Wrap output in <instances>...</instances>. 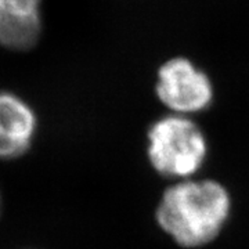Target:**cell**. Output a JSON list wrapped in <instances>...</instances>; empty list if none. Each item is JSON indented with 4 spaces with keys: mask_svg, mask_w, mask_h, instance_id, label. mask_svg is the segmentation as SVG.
Returning a JSON list of instances; mask_svg holds the SVG:
<instances>
[{
    "mask_svg": "<svg viewBox=\"0 0 249 249\" xmlns=\"http://www.w3.org/2000/svg\"><path fill=\"white\" fill-rule=\"evenodd\" d=\"M36 129V114L27 101L0 91V160L22 157L34 142Z\"/></svg>",
    "mask_w": 249,
    "mask_h": 249,
    "instance_id": "obj_4",
    "label": "cell"
},
{
    "mask_svg": "<svg viewBox=\"0 0 249 249\" xmlns=\"http://www.w3.org/2000/svg\"><path fill=\"white\" fill-rule=\"evenodd\" d=\"M206 139L186 115H168L148 130V158L152 168L166 178H188L206 158Z\"/></svg>",
    "mask_w": 249,
    "mask_h": 249,
    "instance_id": "obj_2",
    "label": "cell"
},
{
    "mask_svg": "<svg viewBox=\"0 0 249 249\" xmlns=\"http://www.w3.org/2000/svg\"><path fill=\"white\" fill-rule=\"evenodd\" d=\"M42 35V0H0V46L25 52Z\"/></svg>",
    "mask_w": 249,
    "mask_h": 249,
    "instance_id": "obj_5",
    "label": "cell"
},
{
    "mask_svg": "<svg viewBox=\"0 0 249 249\" xmlns=\"http://www.w3.org/2000/svg\"><path fill=\"white\" fill-rule=\"evenodd\" d=\"M230 208V196L220 183L187 180L163 193L157 220L178 245L196 248L211 242L220 232Z\"/></svg>",
    "mask_w": 249,
    "mask_h": 249,
    "instance_id": "obj_1",
    "label": "cell"
},
{
    "mask_svg": "<svg viewBox=\"0 0 249 249\" xmlns=\"http://www.w3.org/2000/svg\"><path fill=\"white\" fill-rule=\"evenodd\" d=\"M0 212H1V196H0Z\"/></svg>",
    "mask_w": 249,
    "mask_h": 249,
    "instance_id": "obj_6",
    "label": "cell"
},
{
    "mask_svg": "<svg viewBox=\"0 0 249 249\" xmlns=\"http://www.w3.org/2000/svg\"><path fill=\"white\" fill-rule=\"evenodd\" d=\"M155 91L162 104L178 115L204 111L213 101L211 78L186 57H175L160 65Z\"/></svg>",
    "mask_w": 249,
    "mask_h": 249,
    "instance_id": "obj_3",
    "label": "cell"
}]
</instances>
